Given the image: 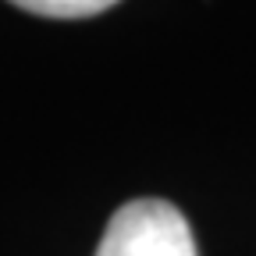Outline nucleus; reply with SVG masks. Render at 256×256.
<instances>
[{"mask_svg": "<svg viewBox=\"0 0 256 256\" xmlns=\"http://www.w3.org/2000/svg\"><path fill=\"white\" fill-rule=\"evenodd\" d=\"M96 256H200L188 220L164 200L124 203L100 238Z\"/></svg>", "mask_w": 256, "mask_h": 256, "instance_id": "nucleus-1", "label": "nucleus"}, {"mask_svg": "<svg viewBox=\"0 0 256 256\" xmlns=\"http://www.w3.org/2000/svg\"><path fill=\"white\" fill-rule=\"evenodd\" d=\"M11 4L43 18H89V14H104L118 0H11Z\"/></svg>", "mask_w": 256, "mask_h": 256, "instance_id": "nucleus-2", "label": "nucleus"}]
</instances>
